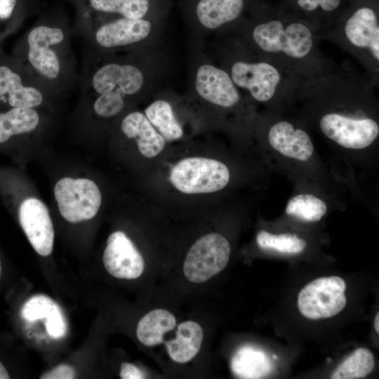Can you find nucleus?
I'll list each match as a JSON object with an SVG mask.
<instances>
[{
  "mask_svg": "<svg viewBox=\"0 0 379 379\" xmlns=\"http://www.w3.org/2000/svg\"><path fill=\"white\" fill-rule=\"evenodd\" d=\"M219 35L230 36L303 80L321 76L334 65L320 49L319 32L295 15H268L253 10Z\"/></svg>",
  "mask_w": 379,
  "mask_h": 379,
  "instance_id": "obj_1",
  "label": "nucleus"
},
{
  "mask_svg": "<svg viewBox=\"0 0 379 379\" xmlns=\"http://www.w3.org/2000/svg\"><path fill=\"white\" fill-rule=\"evenodd\" d=\"M73 36V27L63 11L47 13L19 39L13 58L54 95H59L73 88L79 81Z\"/></svg>",
  "mask_w": 379,
  "mask_h": 379,
  "instance_id": "obj_2",
  "label": "nucleus"
},
{
  "mask_svg": "<svg viewBox=\"0 0 379 379\" xmlns=\"http://www.w3.org/2000/svg\"><path fill=\"white\" fill-rule=\"evenodd\" d=\"M224 39L216 48L219 65L250 100L279 109L296 100L304 81L274 62L251 51L234 38Z\"/></svg>",
  "mask_w": 379,
  "mask_h": 379,
  "instance_id": "obj_3",
  "label": "nucleus"
},
{
  "mask_svg": "<svg viewBox=\"0 0 379 379\" xmlns=\"http://www.w3.org/2000/svg\"><path fill=\"white\" fill-rule=\"evenodd\" d=\"M153 48L120 55L86 46L78 81L81 95L115 94L128 100L152 88L161 72Z\"/></svg>",
  "mask_w": 379,
  "mask_h": 379,
  "instance_id": "obj_4",
  "label": "nucleus"
},
{
  "mask_svg": "<svg viewBox=\"0 0 379 379\" xmlns=\"http://www.w3.org/2000/svg\"><path fill=\"white\" fill-rule=\"evenodd\" d=\"M165 22L75 13L73 31L95 52L124 53L153 48Z\"/></svg>",
  "mask_w": 379,
  "mask_h": 379,
  "instance_id": "obj_5",
  "label": "nucleus"
},
{
  "mask_svg": "<svg viewBox=\"0 0 379 379\" xmlns=\"http://www.w3.org/2000/svg\"><path fill=\"white\" fill-rule=\"evenodd\" d=\"M335 44L364 68L377 88L379 84V18L370 5H360L341 13L334 25L320 34Z\"/></svg>",
  "mask_w": 379,
  "mask_h": 379,
  "instance_id": "obj_6",
  "label": "nucleus"
},
{
  "mask_svg": "<svg viewBox=\"0 0 379 379\" xmlns=\"http://www.w3.org/2000/svg\"><path fill=\"white\" fill-rule=\"evenodd\" d=\"M312 114L322 135L344 149H366L378 138L377 116H343L329 111Z\"/></svg>",
  "mask_w": 379,
  "mask_h": 379,
  "instance_id": "obj_7",
  "label": "nucleus"
},
{
  "mask_svg": "<svg viewBox=\"0 0 379 379\" xmlns=\"http://www.w3.org/2000/svg\"><path fill=\"white\" fill-rule=\"evenodd\" d=\"M190 27L199 34H220L246 17L248 0H180Z\"/></svg>",
  "mask_w": 379,
  "mask_h": 379,
  "instance_id": "obj_8",
  "label": "nucleus"
},
{
  "mask_svg": "<svg viewBox=\"0 0 379 379\" xmlns=\"http://www.w3.org/2000/svg\"><path fill=\"white\" fill-rule=\"evenodd\" d=\"M0 61V101L11 107L37 108L55 95L15 58Z\"/></svg>",
  "mask_w": 379,
  "mask_h": 379,
  "instance_id": "obj_9",
  "label": "nucleus"
},
{
  "mask_svg": "<svg viewBox=\"0 0 379 379\" xmlns=\"http://www.w3.org/2000/svg\"><path fill=\"white\" fill-rule=\"evenodd\" d=\"M170 178L173 185L182 193L206 194L224 189L229 183L230 173L220 161L196 157L178 162Z\"/></svg>",
  "mask_w": 379,
  "mask_h": 379,
  "instance_id": "obj_10",
  "label": "nucleus"
},
{
  "mask_svg": "<svg viewBox=\"0 0 379 379\" xmlns=\"http://www.w3.org/2000/svg\"><path fill=\"white\" fill-rule=\"evenodd\" d=\"M346 284L338 276L316 279L298 293L297 305L305 317L318 320L331 318L341 312L347 304Z\"/></svg>",
  "mask_w": 379,
  "mask_h": 379,
  "instance_id": "obj_11",
  "label": "nucleus"
},
{
  "mask_svg": "<svg viewBox=\"0 0 379 379\" xmlns=\"http://www.w3.org/2000/svg\"><path fill=\"white\" fill-rule=\"evenodd\" d=\"M230 252V244L224 236L210 233L201 237L187 253L183 264L185 277L193 283L208 280L225 268Z\"/></svg>",
  "mask_w": 379,
  "mask_h": 379,
  "instance_id": "obj_12",
  "label": "nucleus"
},
{
  "mask_svg": "<svg viewBox=\"0 0 379 379\" xmlns=\"http://www.w3.org/2000/svg\"><path fill=\"white\" fill-rule=\"evenodd\" d=\"M54 194L61 215L70 222L93 218L102 202L96 184L86 178L59 180L55 185Z\"/></svg>",
  "mask_w": 379,
  "mask_h": 379,
  "instance_id": "obj_13",
  "label": "nucleus"
},
{
  "mask_svg": "<svg viewBox=\"0 0 379 379\" xmlns=\"http://www.w3.org/2000/svg\"><path fill=\"white\" fill-rule=\"evenodd\" d=\"M76 14L166 20L172 0H66Z\"/></svg>",
  "mask_w": 379,
  "mask_h": 379,
  "instance_id": "obj_14",
  "label": "nucleus"
},
{
  "mask_svg": "<svg viewBox=\"0 0 379 379\" xmlns=\"http://www.w3.org/2000/svg\"><path fill=\"white\" fill-rule=\"evenodd\" d=\"M266 137L270 147L288 159L307 161L313 157L314 147L311 137L293 121L281 117L268 119Z\"/></svg>",
  "mask_w": 379,
  "mask_h": 379,
  "instance_id": "obj_15",
  "label": "nucleus"
},
{
  "mask_svg": "<svg viewBox=\"0 0 379 379\" xmlns=\"http://www.w3.org/2000/svg\"><path fill=\"white\" fill-rule=\"evenodd\" d=\"M102 260L107 271L118 279H137L145 268L142 255L132 241L120 231L109 236Z\"/></svg>",
  "mask_w": 379,
  "mask_h": 379,
  "instance_id": "obj_16",
  "label": "nucleus"
},
{
  "mask_svg": "<svg viewBox=\"0 0 379 379\" xmlns=\"http://www.w3.org/2000/svg\"><path fill=\"white\" fill-rule=\"evenodd\" d=\"M18 215L20 225L36 252L49 255L53 247L54 230L46 205L36 198H27L20 204Z\"/></svg>",
  "mask_w": 379,
  "mask_h": 379,
  "instance_id": "obj_17",
  "label": "nucleus"
},
{
  "mask_svg": "<svg viewBox=\"0 0 379 379\" xmlns=\"http://www.w3.org/2000/svg\"><path fill=\"white\" fill-rule=\"evenodd\" d=\"M120 129L127 138L135 140L139 152L145 157L157 156L165 147L166 140L141 112L126 114L121 121Z\"/></svg>",
  "mask_w": 379,
  "mask_h": 379,
  "instance_id": "obj_18",
  "label": "nucleus"
},
{
  "mask_svg": "<svg viewBox=\"0 0 379 379\" xmlns=\"http://www.w3.org/2000/svg\"><path fill=\"white\" fill-rule=\"evenodd\" d=\"M22 317L29 321L46 318V328L53 338L64 337L67 331V324L60 305L51 298L44 294L31 297L24 304Z\"/></svg>",
  "mask_w": 379,
  "mask_h": 379,
  "instance_id": "obj_19",
  "label": "nucleus"
},
{
  "mask_svg": "<svg viewBox=\"0 0 379 379\" xmlns=\"http://www.w3.org/2000/svg\"><path fill=\"white\" fill-rule=\"evenodd\" d=\"M298 16L309 22L319 34L330 29L338 19L344 0H292Z\"/></svg>",
  "mask_w": 379,
  "mask_h": 379,
  "instance_id": "obj_20",
  "label": "nucleus"
},
{
  "mask_svg": "<svg viewBox=\"0 0 379 379\" xmlns=\"http://www.w3.org/2000/svg\"><path fill=\"white\" fill-rule=\"evenodd\" d=\"M203 336V330L198 323L186 321L178 326L175 338L164 343L171 359L184 364L191 361L198 354Z\"/></svg>",
  "mask_w": 379,
  "mask_h": 379,
  "instance_id": "obj_21",
  "label": "nucleus"
},
{
  "mask_svg": "<svg viewBox=\"0 0 379 379\" xmlns=\"http://www.w3.org/2000/svg\"><path fill=\"white\" fill-rule=\"evenodd\" d=\"M272 363L262 350L251 345L239 348L233 354L230 368L239 378L258 379L267 376L272 371Z\"/></svg>",
  "mask_w": 379,
  "mask_h": 379,
  "instance_id": "obj_22",
  "label": "nucleus"
},
{
  "mask_svg": "<svg viewBox=\"0 0 379 379\" xmlns=\"http://www.w3.org/2000/svg\"><path fill=\"white\" fill-rule=\"evenodd\" d=\"M175 326L176 319L171 312L164 309H156L139 321L136 334L141 343L147 347H154L164 343V334Z\"/></svg>",
  "mask_w": 379,
  "mask_h": 379,
  "instance_id": "obj_23",
  "label": "nucleus"
},
{
  "mask_svg": "<svg viewBox=\"0 0 379 379\" xmlns=\"http://www.w3.org/2000/svg\"><path fill=\"white\" fill-rule=\"evenodd\" d=\"M40 123L41 117L36 108L11 107L0 112V143L12 136L34 131Z\"/></svg>",
  "mask_w": 379,
  "mask_h": 379,
  "instance_id": "obj_24",
  "label": "nucleus"
},
{
  "mask_svg": "<svg viewBox=\"0 0 379 379\" xmlns=\"http://www.w3.org/2000/svg\"><path fill=\"white\" fill-rule=\"evenodd\" d=\"M145 115L166 140H175L182 137V128L167 100L159 98L152 102L145 108Z\"/></svg>",
  "mask_w": 379,
  "mask_h": 379,
  "instance_id": "obj_25",
  "label": "nucleus"
},
{
  "mask_svg": "<svg viewBox=\"0 0 379 379\" xmlns=\"http://www.w3.org/2000/svg\"><path fill=\"white\" fill-rule=\"evenodd\" d=\"M375 359L367 348L359 347L345 358L331 375L332 379H359L370 374Z\"/></svg>",
  "mask_w": 379,
  "mask_h": 379,
  "instance_id": "obj_26",
  "label": "nucleus"
},
{
  "mask_svg": "<svg viewBox=\"0 0 379 379\" xmlns=\"http://www.w3.org/2000/svg\"><path fill=\"white\" fill-rule=\"evenodd\" d=\"M327 204L319 197L307 193L298 194L288 201L286 215L305 222H318L326 215Z\"/></svg>",
  "mask_w": 379,
  "mask_h": 379,
  "instance_id": "obj_27",
  "label": "nucleus"
},
{
  "mask_svg": "<svg viewBox=\"0 0 379 379\" xmlns=\"http://www.w3.org/2000/svg\"><path fill=\"white\" fill-rule=\"evenodd\" d=\"M258 246L264 250H272L281 253L298 254L302 252L307 242L296 234H272L261 230L256 236Z\"/></svg>",
  "mask_w": 379,
  "mask_h": 379,
  "instance_id": "obj_28",
  "label": "nucleus"
},
{
  "mask_svg": "<svg viewBox=\"0 0 379 379\" xmlns=\"http://www.w3.org/2000/svg\"><path fill=\"white\" fill-rule=\"evenodd\" d=\"M25 17L22 0H0V43L20 26Z\"/></svg>",
  "mask_w": 379,
  "mask_h": 379,
  "instance_id": "obj_29",
  "label": "nucleus"
},
{
  "mask_svg": "<svg viewBox=\"0 0 379 379\" xmlns=\"http://www.w3.org/2000/svg\"><path fill=\"white\" fill-rule=\"evenodd\" d=\"M91 98L92 110L100 119H109L118 116L124 109L127 99L115 94L82 95Z\"/></svg>",
  "mask_w": 379,
  "mask_h": 379,
  "instance_id": "obj_30",
  "label": "nucleus"
},
{
  "mask_svg": "<svg viewBox=\"0 0 379 379\" xmlns=\"http://www.w3.org/2000/svg\"><path fill=\"white\" fill-rule=\"evenodd\" d=\"M76 377L75 370L67 364L59 365L42 374L41 379H73Z\"/></svg>",
  "mask_w": 379,
  "mask_h": 379,
  "instance_id": "obj_31",
  "label": "nucleus"
},
{
  "mask_svg": "<svg viewBox=\"0 0 379 379\" xmlns=\"http://www.w3.org/2000/svg\"><path fill=\"white\" fill-rule=\"evenodd\" d=\"M119 375L121 379H142L145 378L144 373L136 366L127 362L121 364Z\"/></svg>",
  "mask_w": 379,
  "mask_h": 379,
  "instance_id": "obj_32",
  "label": "nucleus"
},
{
  "mask_svg": "<svg viewBox=\"0 0 379 379\" xmlns=\"http://www.w3.org/2000/svg\"><path fill=\"white\" fill-rule=\"evenodd\" d=\"M10 376L4 367V366L0 361V379H9Z\"/></svg>",
  "mask_w": 379,
  "mask_h": 379,
  "instance_id": "obj_33",
  "label": "nucleus"
},
{
  "mask_svg": "<svg viewBox=\"0 0 379 379\" xmlns=\"http://www.w3.org/2000/svg\"><path fill=\"white\" fill-rule=\"evenodd\" d=\"M374 329L377 333H379V313L377 312L374 320Z\"/></svg>",
  "mask_w": 379,
  "mask_h": 379,
  "instance_id": "obj_34",
  "label": "nucleus"
},
{
  "mask_svg": "<svg viewBox=\"0 0 379 379\" xmlns=\"http://www.w3.org/2000/svg\"><path fill=\"white\" fill-rule=\"evenodd\" d=\"M1 260H0V278H1Z\"/></svg>",
  "mask_w": 379,
  "mask_h": 379,
  "instance_id": "obj_35",
  "label": "nucleus"
}]
</instances>
